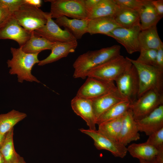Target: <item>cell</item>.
Segmentation results:
<instances>
[{"label": "cell", "mask_w": 163, "mask_h": 163, "mask_svg": "<svg viewBox=\"0 0 163 163\" xmlns=\"http://www.w3.org/2000/svg\"><path fill=\"white\" fill-rule=\"evenodd\" d=\"M121 47L118 45L90 51L80 55L74 62L73 77L85 79L91 69L120 55Z\"/></svg>", "instance_id": "cell-1"}, {"label": "cell", "mask_w": 163, "mask_h": 163, "mask_svg": "<svg viewBox=\"0 0 163 163\" xmlns=\"http://www.w3.org/2000/svg\"><path fill=\"white\" fill-rule=\"evenodd\" d=\"M10 50L12 58L7 62L8 67L10 68L9 73L16 75L18 81L20 83L23 82L24 81L40 83L31 73L34 65L39 62V53H26L22 51L21 47L18 48L11 47Z\"/></svg>", "instance_id": "cell-2"}, {"label": "cell", "mask_w": 163, "mask_h": 163, "mask_svg": "<svg viewBox=\"0 0 163 163\" xmlns=\"http://www.w3.org/2000/svg\"><path fill=\"white\" fill-rule=\"evenodd\" d=\"M138 74L139 86L137 98L147 91L156 90L163 92V70L129 58Z\"/></svg>", "instance_id": "cell-3"}, {"label": "cell", "mask_w": 163, "mask_h": 163, "mask_svg": "<svg viewBox=\"0 0 163 163\" xmlns=\"http://www.w3.org/2000/svg\"><path fill=\"white\" fill-rule=\"evenodd\" d=\"M132 65L129 58L120 54L90 70L87 77L114 82Z\"/></svg>", "instance_id": "cell-4"}, {"label": "cell", "mask_w": 163, "mask_h": 163, "mask_svg": "<svg viewBox=\"0 0 163 163\" xmlns=\"http://www.w3.org/2000/svg\"><path fill=\"white\" fill-rule=\"evenodd\" d=\"M49 14L37 7L24 3L13 13V15L21 26L33 32L46 24Z\"/></svg>", "instance_id": "cell-5"}, {"label": "cell", "mask_w": 163, "mask_h": 163, "mask_svg": "<svg viewBox=\"0 0 163 163\" xmlns=\"http://www.w3.org/2000/svg\"><path fill=\"white\" fill-rule=\"evenodd\" d=\"M51 3L50 12L52 18L62 16L73 19H88V14L85 5L84 0H46Z\"/></svg>", "instance_id": "cell-6"}, {"label": "cell", "mask_w": 163, "mask_h": 163, "mask_svg": "<svg viewBox=\"0 0 163 163\" xmlns=\"http://www.w3.org/2000/svg\"><path fill=\"white\" fill-rule=\"evenodd\" d=\"M163 104V92L150 90L131 104L130 109L135 120L140 119Z\"/></svg>", "instance_id": "cell-7"}, {"label": "cell", "mask_w": 163, "mask_h": 163, "mask_svg": "<svg viewBox=\"0 0 163 163\" xmlns=\"http://www.w3.org/2000/svg\"><path fill=\"white\" fill-rule=\"evenodd\" d=\"M115 81L117 88L123 98L131 104L137 100L139 90V79L137 70L133 64Z\"/></svg>", "instance_id": "cell-8"}, {"label": "cell", "mask_w": 163, "mask_h": 163, "mask_svg": "<svg viewBox=\"0 0 163 163\" xmlns=\"http://www.w3.org/2000/svg\"><path fill=\"white\" fill-rule=\"evenodd\" d=\"M117 89L113 82L88 77L76 96L89 99L98 97Z\"/></svg>", "instance_id": "cell-9"}, {"label": "cell", "mask_w": 163, "mask_h": 163, "mask_svg": "<svg viewBox=\"0 0 163 163\" xmlns=\"http://www.w3.org/2000/svg\"><path fill=\"white\" fill-rule=\"evenodd\" d=\"M141 30L140 24L130 28L120 27L106 35L115 39L124 47L128 53L132 54L140 51L139 35Z\"/></svg>", "instance_id": "cell-10"}, {"label": "cell", "mask_w": 163, "mask_h": 163, "mask_svg": "<svg viewBox=\"0 0 163 163\" xmlns=\"http://www.w3.org/2000/svg\"><path fill=\"white\" fill-rule=\"evenodd\" d=\"M79 130L90 136L98 150L109 151L115 157L123 158L127 152V148L118 142L112 140L101 133L97 130L79 129Z\"/></svg>", "instance_id": "cell-11"}, {"label": "cell", "mask_w": 163, "mask_h": 163, "mask_svg": "<svg viewBox=\"0 0 163 163\" xmlns=\"http://www.w3.org/2000/svg\"><path fill=\"white\" fill-rule=\"evenodd\" d=\"M33 32L21 26L12 14L0 26V39L14 40L20 47L26 43Z\"/></svg>", "instance_id": "cell-12"}, {"label": "cell", "mask_w": 163, "mask_h": 163, "mask_svg": "<svg viewBox=\"0 0 163 163\" xmlns=\"http://www.w3.org/2000/svg\"><path fill=\"white\" fill-rule=\"evenodd\" d=\"M34 32L37 35L43 37L53 43L77 41L69 31L65 29L63 30L52 19L50 12L47 18L46 24Z\"/></svg>", "instance_id": "cell-13"}, {"label": "cell", "mask_w": 163, "mask_h": 163, "mask_svg": "<svg viewBox=\"0 0 163 163\" xmlns=\"http://www.w3.org/2000/svg\"><path fill=\"white\" fill-rule=\"evenodd\" d=\"M71 106L74 112L85 121L89 129L96 130L97 118L91 99L76 96L71 101Z\"/></svg>", "instance_id": "cell-14"}, {"label": "cell", "mask_w": 163, "mask_h": 163, "mask_svg": "<svg viewBox=\"0 0 163 163\" xmlns=\"http://www.w3.org/2000/svg\"><path fill=\"white\" fill-rule=\"evenodd\" d=\"M135 121L139 131L147 136L163 128V104L143 118Z\"/></svg>", "instance_id": "cell-15"}, {"label": "cell", "mask_w": 163, "mask_h": 163, "mask_svg": "<svg viewBox=\"0 0 163 163\" xmlns=\"http://www.w3.org/2000/svg\"><path fill=\"white\" fill-rule=\"evenodd\" d=\"M139 132L132 112L129 109L123 117L118 142L126 146L131 142L140 139Z\"/></svg>", "instance_id": "cell-16"}, {"label": "cell", "mask_w": 163, "mask_h": 163, "mask_svg": "<svg viewBox=\"0 0 163 163\" xmlns=\"http://www.w3.org/2000/svg\"><path fill=\"white\" fill-rule=\"evenodd\" d=\"M54 21L59 26L63 27L77 40L81 38L85 34L87 33L88 19H70L62 16L56 18Z\"/></svg>", "instance_id": "cell-17"}, {"label": "cell", "mask_w": 163, "mask_h": 163, "mask_svg": "<svg viewBox=\"0 0 163 163\" xmlns=\"http://www.w3.org/2000/svg\"><path fill=\"white\" fill-rule=\"evenodd\" d=\"M125 99L117 89L98 97L92 99V106L97 120L111 107Z\"/></svg>", "instance_id": "cell-18"}, {"label": "cell", "mask_w": 163, "mask_h": 163, "mask_svg": "<svg viewBox=\"0 0 163 163\" xmlns=\"http://www.w3.org/2000/svg\"><path fill=\"white\" fill-rule=\"evenodd\" d=\"M78 46L77 41L66 42L54 43L49 55L45 59L40 61L38 65L42 66L66 57L70 53H73Z\"/></svg>", "instance_id": "cell-19"}, {"label": "cell", "mask_w": 163, "mask_h": 163, "mask_svg": "<svg viewBox=\"0 0 163 163\" xmlns=\"http://www.w3.org/2000/svg\"><path fill=\"white\" fill-rule=\"evenodd\" d=\"M120 27H121L115 21L114 17L97 18L89 20L87 33L91 35L98 34L106 35Z\"/></svg>", "instance_id": "cell-20"}, {"label": "cell", "mask_w": 163, "mask_h": 163, "mask_svg": "<svg viewBox=\"0 0 163 163\" xmlns=\"http://www.w3.org/2000/svg\"><path fill=\"white\" fill-rule=\"evenodd\" d=\"M138 12L141 30L156 26L162 18L158 13L151 0H145L143 5Z\"/></svg>", "instance_id": "cell-21"}, {"label": "cell", "mask_w": 163, "mask_h": 163, "mask_svg": "<svg viewBox=\"0 0 163 163\" xmlns=\"http://www.w3.org/2000/svg\"><path fill=\"white\" fill-rule=\"evenodd\" d=\"M114 19L121 27L130 28L140 24L139 12L126 7L119 5Z\"/></svg>", "instance_id": "cell-22"}, {"label": "cell", "mask_w": 163, "mask_h": 163, "mask_svg": "<svg viewBox=\"0 0 163 163\" xmlns=\"http://www.w3.org/2000/svg\"><path fill=\"white\" fill-rule=\"evenodd\" d=\"M140 50L142 49H158L163 45L157 32L156 26L142 30L139 35Z\"/></svg>", "instance_id": "cell-23"}, {"label": "cell", "mask_w": 163, "mask_h": 163, "mask_svg": "<svg viewBox=\"0 0 163 163\" xmlns=\"http://www.w3.org/2000/svg\"><path fill=\"white\" fill-rule=\"evenodd\" d=\"M127 148V152L133 157L139 160L156 159L158 153L155 148L146 142L141 143H133Z\"/></svg>", "instance_id": "cell-24"}, {"label": "cell", "mask_w": 163, "mask_h": 163, "mask_svg": "<svg viewBox=\"0 0 163 163\" xmlns=\"http://www.w3.org/2000/svg\"><path fill=\"white\" fill-rule=\"evenodd\" d=\"M131 103L125 99L115 104L101 115L96 121V124L115 120L124 116L129 110Z\"/></svg>", "instance_id": "cell-25"}, {"label": "cell", "mask_w": 163, "mask_h": 163, "mask_svg": "<svg viewBox=\"0 0 163 163\" xmlns=\"http://www.w3.org/2000/svg\"><path fill=\"white\" fill-rule=\"evenodd\" d=\"M54 43L45 38L39 36L34 32L26 43L21 47L24 52L28 53H39L42 51L51 50Z\"/></svg>", "instance_id": "cell-26"}, {"label": "cell", "mask_w": 163, "mask_h": 163, "mask_svg": "<svg viewBox=\"0 0 163 163\" xmlns=\"http://www.w3.org/2000/svg\"><path fill=\"white\" fill-rule=\"evenodd\" d=\"M119 8L114 0H99L90 13L88 19L114 17Z\"/></svg>", "instance_id": "cell-27"}, {"label": "cell", "mask_w": 163, "mask_h": 163, "mask_svg": "<svg viewBox=\"0 0 163 163\" xmlns=\"http://www.w3.org/2000/svg\"><path fill=\"white\" fill-rule=\"evenodd\" d=\"M27 116L26 113L14 109L7 113L0 114V133L5 135Z\"/></svg>", "instance_id": "cell-28"}, {"label": "cell", "mask_w": 163, "mask_h": 163, "mask_svg": "<svg viewBox=\"0 0 163 163\" xmlns=\"http://www.w3.org/2000/svg\"><path fill=\"white\" fill-rule=\"evenodd\" d=\"M14 128L6 134L4 140L0 148V152L5 163H13L20 155L15 150L13 141Z\"/></svg>", "instance_id": "cell-29"}, {"label": "cell", "mask_w": 163, "mask_h": 163, "mask_svg": "<svg viewBox=\"0 0 163 163\" xmlns=\"http://www.w3.org/2000/svg\"><path fill=\"white\" fill-rule=\"evenodd\" d=\"M124 116L100 123L97 130L108 138L118 142Z\"/></svg>", "instance_id": "cell-30"}, {"label": "cell", "mask_w": 163, "mask_h": 163, "mask_svg": "<svg viewBox=\"0 0 163 163\" xmlns=\"http://www.w3.org/2000/svg\"><path fill=\"white\" fill-rule=\"evenodd\" d=\"M136 61L141 63L155 66L157 53V50L153 49H142Z\"/></svg>", "instance_id": "cell-31"}, {"label": "cell", "mask_w": 163, "mask_h": 163, "mask_svg": "<svg viewBox=\"0 0 163 163\" xmlns=\"http://www.w3.org/2000/svg\"><path fill=\"white\" fill-rule=\"evenodd\" d=\"M146 142L155 148L158 153L163 152V128L149 136Z\"/></svg>", "instance_id": "cell-32"}, {"label": "cell", "mask_w": 163, "mask_h": 163, "mask_svg": "<svg viewBox=\"0 0 163 163\" xmlns=\"http://www.w3.org/2000/svg\"><path fill=\"white\" fill-rule=\"evenodd\" d=\"M24 3V0H0V6L13 14Z\"/></svg>", "instance_id": "cell-33"}, {"label": "cell", "mask_w": 163, "mask_h": 163, "mask_svg": "<svg viewBox=\"0 0 163 163\" xmlns=\"http://www.w3.org/2000/svg\"><path fill=\"white\" fill-rule=\"evenodd\" d=\"M145 0H114L119 6L126 7L138 12L143 5Z\"/></svg>", "instance_id": "cell-34"}, {"label": "cell", "mask_w": 163, "mask_h": 163, "mask_svg": "<svg viewBox=\"0 0 163 163\" xmlns=\"http://www.w3.org/2000/svg\"><path fill=\"white\" fill-rule=\"evenodd\" d=\"M155 66L163 70V45L157 50Z\"/></svg>", "instance_id": "cell-35"}, {"label": "cell", "mask_w": 163, "mask_h": 163, "mask_svg": "<svg viewBox=\"0 0 163 163\" xmlns=\"http://www.w3.org/2000/svg\"><path fill=\"white\" fill-rule=\"evenodd\" d=\"M151 2L158 14L162 18L163 16V0H151Z\"/></svg>", "instance_id": "cell-36"}, {"label": "cell", "mask_w": 163, "mask_h": 163, "mask_svg": "<svg viewBox=\"0 0 163 163\" xmlns=\"http://www.w3.org/2000/svg\"><path fill=\"white\" fill-rule=\"evenodd\" d=\"M12 14L7 9L0 6V26Z\"/></svg>", "instance_id": "cell-37"}, {"label": "cell", "mask_w": 163, "mask_h": 163, "mask_svg": "<svg viewBox=\"0 0 163 163\" xmlns=\"http://www.w3.org/2000/svg\"><path fill=\"white\" fill-rule=\"evenodd\" d=\"M99 1V0H84L85 7L89 15L94 6Z\"/></svg>", "instance_id": "cell-38"}, {"label": "cell", "mask_w": 163, "mask_h": 163, "mask_svg": "<svg viewBox=\"0 0 163 163\" xmlns=\"http://www.w3.org/2000/svg\"><path fill=\"white\" fill-rule=\"evenodd\" d=\"M25 3L27 4L39 8L42 4L41 0H24Z\"/></svg>", "instance_id": "cell-39"}, {"label": "cell", "mask_w": 163, "mask_h": 163, "mask_svg": "<svg viewBox=\"0 0 163 163\" xmlns=\"http://www.w3.org/2000/svg\"><path fill=\"white\" fill-rule=\"evenodd\" d=\"M139 160L140 163H158L156 159L149 161L142 160Z\"/></svg>", "instance_id": "cell-40"}, {"label": "cell", "mask_w": 163, "mask_h": 163, "mask_svg": "<svg viewBox=\"0 0 163 163\" xmlns=\"http://www.w3.org/2000/svg\"><path fill=\"white\" fill-rule=\"evenodd\" d=\"M13 163H26L23 157L19 156L18 158Z\"/></svg>", "instance_id": "cell-41"}, {"label": "cell", "mask_w": 163, "mask_h": 163, "mask_svg": "<svg viewBox=\"0 0 163 163\" xmlns=\"http://www.w3.org/2000/svg\"><path fill=\"white\" fill-rule=\"evenodd\" d=\"M6 134L4 135L0 133V148L4 140Z\"/></svg>", "instance_id": "cell-42"}, {"label": "cell", "mask_w": 163, "mask_h": 163, "mask_svg": "<svg viewBox=\"0 0 163 163\" xmlns=\"http://www.w3.org/2000/svg\"><path fill=\"white\" fill-rule=\"evenodd\" d=\"M0 163H5V160L0 152Z\"/></svg>", "instance_id": "cell-43"}]
</instances>
